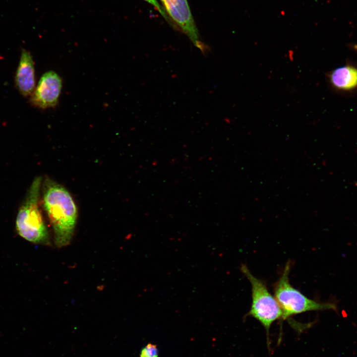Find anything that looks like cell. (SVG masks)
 <instances>
[{"label": "cell", "instance_id": "obj_1", "mask_svg": "<svg viewBox=\"0 0 357 357\" xmlns=\"http://www.w3.org/2000/svg\"><path fill=\"white\" fill-rule=\"evenodd\" d=\"M43 204L53 229L58 247L68 245L72 238L77 219V209L68 191L46 177L43 184Z\"/></svg>", "mask_w": 357, "mask_h": 357}, {"label": "cell", "instance_id": "obj_2", "mask_svg": "<svg viewBox=\"0 0 357 357\" xmlns=\"http://www.w3.org/2000/svg\"><path fill=\"white\" fill-rule=\"evenodd\" d=\"M42 181L41 177L32 181L18 212L16 229L18 234L29 241L48 244L49 234L39 207Z\"/></svg>", "mask_w": 357, "mask_h": 357}, {"label": "cell", "instance_id": "obj_3", "mask_svg": "<svg viewBox=\"0 0 357 357\" xmlns=\"http://www.w3.org/2000/svg\"><path fill=\"white\" fill-rule=\"evenodd\" d=\"M291 267V262L288 261L274 286V296L283 311V320L290 319L293 315L307 311L336 310L337 306L334 303L310 299L294 288L289 280Z\"/></svg>", "mask_w": 357, "mask_h": 357}, {"label": "cell", "instance_id": "obj_4", "mask_svg": "<svg viewBox=\"0 0 357 357\" xmlns=\"http://www.w3.org/2000/svg\"><path fill=\"white\" fill-rule=\"evenodd\" d=\"M240 270L251 287L252 302L246 316L254 318L264 327L266 332L267 345L269 346L270 327L275 321L283 320V311L264 281L254 276L246 265L242 264Z\"/></svg>", "mask_w": 357, "mask_h": 357}, {"label": "cell", "instance_id": "obj_5", "mask_svg": "<svg viewBox=\"0 0 357 357\" xmlns=\"http://www.w3.org/2000/svg\"><path fill=\"white\" fill-rule=\"evenodd\" d=\"M160 0L169 18H171L173 26L186 35L203 53H206L208 48L200 41L187 0Z\"/></svg>", "mask_w": 357, "mask_h": 357}, {"label": "cell", "instance_id": "obj_6", "mask_svg": "<svg viewBox=\"0 0 357 357\" xmlns=\"http://www.w3.org/2000/svg\"><path fill=\"white\" fill-rule=\"evenodd\" d=\"M61 88V78L56 72L53 71L46 72L32 94L31 103L43 109L55 107L58 103Z\"/></svg>", "mask_w": 357, "mask_h": 357}, {"label": "cell", "instance_id": "obj_7", "mask_svg": "<svg viewBox=\"0 0 357 357\" xmlns=\"http://www.w3.org/2000/svg\"><path fill=\"white\" fill-rule=\"evenodd\" d=\"M15 83L23 96L29 95L34 92L35 85L34 61L30 52L25 49L22 51L15 75Z\"/></svg>", "mask_w": 357, "mask_h": 357}, {"label": "cell", "instance_id": "obj_8", "mask_svg": "<svg viewBox=\"0 0 357 357\" xmlns=\"http://www.w3.org/2000/svg\"><path fill=\"white\" fill-rule=\"evenodd\" d=\"M329 82L336 89L350 91L357 88V67L350 64L337 68L327 74Z\"/></svg>", "mask_w": 357, "mask_h": 357}, {"label": "cell", "instance_id": "obj_9", "mask_svg": "<svg viewBox=\"0 0 357 357\" xmlns=\"http://www.w3.org/2000/svg\"><path fill=\"white\" fill-rule=\"evenodd\" d=\"M159 349L156 345L148 343L141 350L140 357H158Z\"/></svg>", "mask_w": 357, "mask_h": 357}, {"label": "cell", "instance_id": "obj_10", "mask_svg": "<svg viewBox=\"0 0 357 357\" xmlns=\"http://www.w3.org/2000/svg\"><path fill=\"white\" fill-rule=\"evenodd\" d=\"M153 5L160 13L163 17L172 26V23L167 15L165 10L157 0H144Z\"/></svg>", "mask_w": 357, "mask_h": 357}, {"label": "cell", "instance_id": "obj_11", "mask_svg": "<svg viewBox=\"0 0 357 357\" xmlns=\"http://www.w3.org/2000/svg\"><path fill=\"white\" fill-rule=\"evenodd\" d=\"M353 48L357 52V45H354Z\"/></svg>", "mask_w": 357, "mask_h": 357}]
</instances>
